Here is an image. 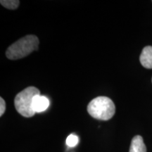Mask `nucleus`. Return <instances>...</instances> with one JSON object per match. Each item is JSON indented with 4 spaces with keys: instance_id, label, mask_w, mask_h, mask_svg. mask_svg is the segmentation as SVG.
<instances>
[{
    "instance_id": "1",
    "label": "nucleus",
    "mask_w": 152,
    "mask_h": 152,
    "mask_svg": "<svg viewBox=\"0 0 152 152\" xmlns=\"http://www.w3.org/2000/svg\"><path fill=\"white\" fill-rule=\"evenodd\" d=\"M39 44L37 36L26 35L9 46L6 52V56L11 60L20 59L37 50Z\"/></svg>"
},
{
    "instance_id": "2",
    "label": "nucleus",
    "mask_w": 152,
    "mask_h": 152,
    "mask_svg": "<svg viewBox=\"0 0 152 152\" xmlns=\"http://www.w3.org/2000/svg\"><path fill=\"white\" fill-rule=\"evenodd\" d=\"M87 109L91 116L99 121H109L115 113L113 102L106 96H98L93 99Z\"/></svg>"
},
{
    "instance_id": "3",
    "label": "nucleus",
    "mask_w": 152,
    "mask_h": 152,
    "mask_svg": "<svg viewBox=\"0 0 152 152\" xmlns=\"http://www.w3.org/2000/svg\"><path fill=\"white\" fill-rule=\"evenodd\" d=\"M40 94L35 87H28L16 95L14 99V106L16 111L26 118L33 117L35 112L33 109V98Z\"/></svg>"
},
{
    "instance_id": "4",
    "label": "nucleus",
    "mask_w": 152,
    "mask_h": 152,
    "mask_svg": "<svg viewBox=\"0 0 152 152\" xmlns=\"http://www.w3.org/2000/svg\"><path fill=\"white\" fill-rule=\"evenodd\" d=\"M49 101L46 96L42 95H37L33 98V109L35 113H41L48 109Z\"/></svg>"
},
{
    "instance_id": "5",
    "label": "nucleus",
    "mask_w": 152,
    "mask_h": 152,
    "mask_svg": "<svg viewBox=\"0 0 152 152\" xmlns=\"http://www.w3.org/2000/svg\"><path fill=\"white\" fill-rule=\"evenodd\" d=\"M140 61L142 66L147 69H152V47L147 46L142 49Z\"/></svg>"
},
{
    "instance_id": "6",
    "label": "nucleus",
    "mask_w": 152,
    "mask_h": 152,
    "mask_svg": "<svg viewBox=\"0 0 152 152\" xmlns=\"http://www.w3.org/2000/svg\"><path fill=\"white\" fill-rule=\"evenodd\" d=\"M129 152H147V148L141 136L136 135L132 138Z\"/></svg>"
},
{
    "instance_id": "7",
    "label": "nucleus",
    "mask_w": 152,
    "mask_h": 152,
    "mask_svg": "<svg viewBox=\"0 0 152 152\" xmlns=\"http://www.w3.org/2000/svg\"><path fill=\"white\" fill-rule=\"evenodd\" d=\"M0 3L4 7L11 10L16 9L20 4V1L18 0H1Z\"/></svg>"
},
{
    "instance_id": "8",
    "label": "nucleus",
    "mask_w": 152,
    "mask_h": 152,
    "mask_svg": "<svg viewBox=\"0 0 152 152\" xmlns=\"http://www.w3.org/2000/svg\"><path fill=\"white\" fill-rule=\"evenodd\" d=\"M77 143H78V137L74 134H70L67 139H66V144H67L68 147H75Z\"/></svg>"
},
{
    "instance_id": "9",
    "label": "nucleus",
    "mask_w": 152,
    "mask_h": 152,
    "mask_svg": "<svg viewBox=\"0 0 152 152\" xmlns=\"http://www.w3.org/2000/svg\"><path fill=\"white\" fill-rule=\"evenodd\" d=\"M6 110V103L2 97L0 98V116H2Z\"/></svg>"
}]
</instances>
